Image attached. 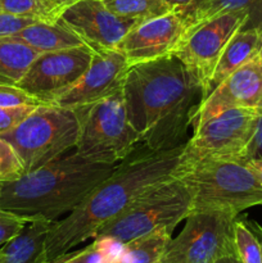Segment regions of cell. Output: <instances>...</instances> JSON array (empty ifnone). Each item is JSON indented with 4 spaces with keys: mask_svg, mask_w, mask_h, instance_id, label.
Masks as SVG:
<instances>
[{
    "mask_svg": "<svg viewBox=\"0 0 262 263\" xmlns=\"http://www.w3.org/2000/svg\"><path fill=\"white\" fill-rule=\"evenodd\" d=\"M122 91L139 144L159 152L186 143L203 89L176 55L130 66Z\"/></svg>",
    "mask_w": 262,
    "mask_h": 263,
    "instance_id": "cell-1",
    "label": "cell"
},
{
    "mask_svg": "<svg viewBox=\"0 0 262 263\" xmlns=\"http://www.w3.org/2000/svg\"><path fill=\"white\" fill-rule=\"evenodd\" d=\"M184 145L153 152L139 144L79 207L63 220L51 223L44 248V262L71 252L87 239H94L100 228L120 215L144 190L174 176Z\"/></svg>",
    "mask_w": 262,
    "mask_h": 263,
    "instance_id": "cell-2",
    "label": "cell"
},
{
    "mask_svg": "<svg viewBox=\"0 0 262 263\" xmlns=\"http://www.w3.org/2000/svg\"><path fill=\"white\" fill-rule=\"evenodd\" d=\"M117 164L87 161L74 152L18 179L3 182L0 210L26 221L58 220L69 213L107 179Z\"/></svg>",
    "mask_w": 262,
    "mask_h": 263,
    "instance_id": "cell-3",
    "label": "cell"
},
{
    "mask_svg": "<svg viewBox=\"0 0 262 263\" xmlns=\"http://www.w3.org/2000/svg\"><path fill=\"white\" fill-rule=\"evenodd\" d=\"M175 177L181 180L192 198V211H229L239 215L262 204V185L248 162L207 158L177 166Z\"/></svg>",
    "mask_w": 262,
    "mask_h": 263,
    "instance_id": "cell-4",
    "label": "cell"
},
{
    "mask_svg": "<svg viewBox=\"0 0 262 263\" xmlns=\"http://www.w3.org/2000/svg\"><path fill=\"white\" fill-rule=\"evenodd\" d=\"M192 211V198L184 182L171 176L152 185L122 212L95 234L94 240L123 244L159 229H174Z\"/></svg>",
    "mask_w": 262,
    "mask_h": 263,
    "instance_id": "cell-5",
    "label": "cell"
},
{
    "mask_svg": "<svg viewBox=\"0 0 262 263\" xmlns=\"http://www.w3.org/2000/svg\"><path fill=\"white\" fill-rule=\"evenodd\" d=\"M79 120L76 153L97 163L117 164L139 145L126 112L122 87L108 97L74 108Z\"/></svg>",
    "mask_w": 262,
    "mask_h": 263,
    "instance_id": "cell-6",
    "label": "cell"
},
{
    "mask_svg": "<svg viewBox=\"0 0 262 263\" xmlns=\"http://www.w3.org/2000/svg\"><path fill=\"white\" fill-rule=\"evenodd\" d=\"M14 148L31 172L74 148L79 138L76 112L59 105H38L14 130L0 135Z\"/></svg>",
    "mask_w": 262,
    "mask_h": 263,
    "instance_id": "cell-7",
    "label": "cell"
},
{
    "mask_svg": "<svg viewBox=\"0 0 262 263\" xmlns=\"http://www.w3.org/2000/svg\"><path fill=\"white\" fill-rule=\"evenodd\" d=\"M259 113L241 108H226L193 123L194 133L185 143L177 166L200 159H240L251 143Z\"/></svg>",
    "mask_w": 262,
    "mask_h": 263,
    "instance_id": "cell-8",
    "label": "cell"
},
{
    "mask_svg": "<svg viewBox=\"0 0 262 263\" xmlns=\"http://www.w3.org/2000/svg\"><path fill=\"white\" fill-rule=\"evenodd\" d=\"M238 215L229 211H190L176 238L167 244L161 263H215L235 252Z\"/></svg>",
    "mask_w": 262,
    "mask_h": 263,
    "instance_id": "cell-9",
    "label": "cell"
},
{
    "mask_svg": "<svg viewBox=\"0 0 262 263\" xmlns=\"http://www.w3.org/2000/svg\"><path fill=\"white\" fill-rule=\"evenodd\" d=\"M248 21L246 12L222 13L185 31L176 55L200 82L203 100L210 94V82L221 53L234 33Z\"/></svg>",
    "mask_w": 262,
    "mask_h": 263,
    "instance_id": "cell-10",
    "label": "cell"
},
{
    "mask_svg": "<svg viewBox=\"0 0 262 263\" xmlns=\"http://www.w3.org/2000/svg\"><path fill=\"white\" fill-rule=\"evenodd\" d=\"M92 54L94 50L86 44L39 53L17 86L41 105L55 104L79 82L91 62Z\"/></svg>",
    "mask_w": 262,
    "mask_h": 263,
    "instance_id": "cell-11",
    "label": "cell"
},
{
    "mask_svg": "<svg viewBox=\"0 0 262 263\" xmlns=\"http://www.w3.org/2000/svg\"><path fill=\"white\" fill-rule=\"evenodd\" d=\"M58 18L92 50L117 49L128 31L138 25L136 21L116 15L102 0H79L64 8Z\"/></svg>",
    "mask_w": 262,
    "mask_h": 263,
    "instance_id": "cell-12",
    "label": "cell"
},
{
    "mask_svg": "<svg viewBox=\"0 0 262 263\" xmlns=\"http://www.w3.org/2000/svg\"><path fill=\"white\" fill-rule=\"evenodd\" d=\"M186 31L179 12L172 10L161 17L138 23L118 44L120 50L134 66L171 55Z\"/></svg>",
    "mask_w": 262,
    "mask_h": 263,
    "instance_id": "cell-13",
    "label": "cell"
},
{
    "mask_svg": "<svg viewBox=\"0 0 262 263\" xmlns=\"http://www.w3.org/2000/svg\"><path fill=\"white\" fill-rule=\"evenodd\" d=\"M128 64L117 49L94 50L91 62L76 85L57 100L59 107L74 108L98 102L121 89Z\"/></svg>",
    "mask_w": 262,
    "mask_h": 263,
    "instance_id": "cell-14",
    "label": "cell"
},
{
    "mask_svg": "<svg viewBox=\"0 0 262 263\" xmlns=\"http://www.w3.org/2000/svg\"><path fill=\"white\" fill-rule=\"evenodd\" d=\"M226 108H241L262 115V63L258 57L234 71L200 102L193 123Z\"/></svg>",
    "mask_w": 262,
    "mask_h": 263,
    "instance_id": "cell-15",
    "label": "cell"
},
{
    "mask_svg": "<svg viewBox=\"0 0 262 263\" xmlns=\"http://www.w3.org/2000/svg\"><path fill=\"white\" fill-rule=\"evenodd\" d=\"M262 32L257 28H240L229 40L221 53L210 82V92L234 71L259 55ZM210 95V94H208Z\"/></svg>",
    "mask_w": 262,
    "mask_h": 263,
    "instance_id": "cell-16",
    "label": "cell"
},
{
    "mask_svg": "<svg viewBox=\"0 0 262 263\" xmlns=\"http://www.w3.org/2000/svg\"><path fill=\"white\" fill-rule=\"evenodd\" d=\"M9 39L30 46L39 53L85 45L84 41L61 20L36 21Z\"/></svg>",
    "mask_w": 262,
    "mask_h": 263,
    "instance_id": "cell-17",
    "label": "cell"
},
{
    "mask_svg": "<svg viewBox=\"0 0 262 263\" xmlns=\"http://www.w3.org/2000/svg\"><path fill=\"white\" fill-rule=\"evenodd\" d=\"M246 12L248 21L243 28H257L262 32V0H199L180 10L186 31L222 13Z\"/></svg>",
    "mask_w": 262,
    "mask_h": 263,
    "instance_id": "cell-18",
    "label": "cell"
},
{
    "mask_svg": "<svg viewBox=\"0 0 262 263\" xmlns=\"http://www.w3.org/2000/svg\"><path fill=\"white\" fill-rule=\"evenodd\" d=\"M51 221H28L17 236L0 248L2 263H43L46 236Z\"/></svg>",
    "mask_w": 262,
    "mask_h": 263,
    "instance_id": "cell-19",
    "label": "cell"
},
{
    "mask_svg": "<svg viewBox=\"0 0 262 263\" xmlns=\"http://www.w3.org/2000/svg\"><path fill=\"white\" fill-rule=\"evenodd\" d=\"M171 238L170 229H159L146 234L121 246L120 253L109 263H158Z\"/></svg>",
    "mask_w": 262,
    "mask_h": 263,
    "instance_id": "cell-20",
    "label": "cell"
},
{
    "mask_svg": "<svg viewBox=\"0 0 262 263\" xmlns=\"http://www.w3.org/2000/svg\"><path fill=\"white\" fill-rule=\"evenodd\" d=\"M39 51L12 39H0V85H14L25 76Z\"/></svg>",
    "mask_w": 262,
    "mask_h": 263,
    "instance_id": "cell-21",
    "label": "cell"
},
{
    "mask_svg": "<svg viewBox=\"0 0 262 263\" xmlns=\"http://www.w3.org/2000/svg\"><path fill=\"white\" fill-rule=\"evenodd\" d=\"M102 3L118 17L138 23L172 12L167 0H102Z\"/></svg>",
    "mask_w": 262,
    "mask_h": 263,
    "instance_id": "cell-22",
    "label": "cell"
},
{
    "mask_svg": "<svg viewBox=\"0 0 262 263\" xmlns=\"http://www.w3.org/2000/svg\"><path fill=\"white\" fill-rule=\"evenodd\" d=\"M0 12L35 21H55L59 17L49 0H0Z\"/></svg>",
    "mask_w": 262,
    "mask_h": 263,
    "instance_id": "cell-23",
    "label": "cell"
},
{
    "mask_svg": "<svg viewBox=\"0 0 262 263\" xmlns=\"http://www.w3.org/2000/svg\"><path fill=\"white\" fill-rule=\"evenodd\" d=\"M234 241L236 254L241 263H262L261 243L246 218H236Z\"/></svg>",
    "mask_w": 262,
    "mask_h": 263,
    "instance_id": "cell-24",
    "label": "cell"
},
{
    "mask_svg": "<svg viewBox=\"0 0 262 263\" xmlns=\"http://www.w3.org/2000/svg\"><path fill=\"white\" fill-rule=\"evenodd\" d=\"M107 249V241L94 240L90 246L84 247L77 251L67 252L51 261L43 263H109L113 258H109Z\"/></svg>",
    "mask_w": 262,
    "mask_h": 263,
    "instance_id": "cell-25",
    "label": "cell"
},
{
    "mask_svg": "<svg viewBox=\"0 0 262 263\" xmlns=\"http://www.w3.org/2000/svg\"><path fill=\"white\" fill-rule=\"evenodd\" d=\"M25 174L17 152L7 140L0 138V180L12 181Z\"/></svg>",
    "mask_w": 262,
    "mask_h": 263,
    "instance_id": "cell-26",
    "label": "cell"
},
{
    "mask_svg": "<svg viewBox=\"0 0 262 263\" xmlns=\"http://www.w3.org/2000/svg\"><path fill=\"white\" fill-rule=\"evenodd\" d=\"M38 105L0 107V135L14 130Z\"/></svg>",
    "mask_w": 262,
    "mask_h": 263,
    "instance_id": "cell-27",
    "label": "cell"
},
{
    "mask_svg": "<svg viewBox=\"0 0 262 263\" xmlns=\"http://www.w3.org/2000/svg\"><path fill=\"white\" fill-rule=\"evenodd\" d=\"M41 105L31 95L14 85H0V107Z\"/></svg>",
    "mask_w": 262,
    "mask_h": 263,
    "instance_id": "cell-28",
    "label": "cell"
},
{
    "mask_svg": "<svg viewBox=\"0 0 262 263\" xmlns=\"http://www.w3.org/2000/svg\"><path fill=\"white\" fill-rule=\"evenodd\" d=\"M27 222L8 211L0 210V248L17 236Z\"/></svg>",
    "mask_w": 262,
    "mask_h": 263,
    "instance_id": "cell-29",
    "label": "cell"
},
{
    "mask_svg": "<svg viewBox=\"0 0 262 263\" xmlns=\"http://www.w3.org/2000/svg\"><path fill=\"white\" fill-rule=\"evenodd\" d=\"M33 22H36V21L31 20V18L17 17V15L0 12V39L10 37Z\"/></svg>",
    "mask_w": 262,
    "mask_h": 263,
    "instance_id": "cell-30",
    "label": "cell"
},
{
    "mask_svg": "<svg viewBox=\"0 0 262 263\" xmlns=\"http://www.w3.org/2000/svg\"><path fill=\"white\" fill-rule=\"evenodd\" d=\"M257 159H262V115L258 118L256 133L241 157V161L244 162L257 161Z\"/></svg>",
    "mask_w": 262,
    "mask_h": 263,
    "instance_id": "cell-31",
    "label": "cell"
},
{
    "mask_svg": "<svg viewBox=\"0 0 262 263\" xmlns=\"http://www.w3.org/2000/svg\"><path fill=\"white\" fill-rule=\"evenodd\" d=\"M197 2H199V0H167V3L171 5L172 10H176V12L184 10L185 8L190 7Z\"/></svg>",
    "mask_w": 262,
    "mask_h": 263,
    "instance_id": "cell-32",
    "label": "cell"
},
{
    "mask_svg": "<svg viewBox=\"0 0 262 263\" xmlns=\"http://www.w3.org/2000/svg\"><path fill=\"white\" fill-rule=\"evenodd\" d=\"M49 2H50L51 5H53V7L55 8L59 13H61L64 8L69 7V5H72L73 3L79 2V0H49Z\"/></svg>",
    "mask_w": 262,
    "mask_h": 263,
    "instance_id": "cell-33",
    "label": "cell"
},
{
    "mask_svg": "<svg viewBox=\"0 0 262 263\" xmlns=\"http://www.w3.org/2000/svg\"><path fill=\"white\" fill-rule=\"evenodd\" d=\"M215 263H241V261L238 257V254H236V251H235V252H231V253L229 254H225V256H222L221 258H218Z\"/></svg>",
    "mask_w": 262,
    "mask_h": 263,
    "instance_id": "cell-34",
    "label": "cell"
},
{
    "mask_svg": "<svg viewBox=\"0 0 262 263\" xmlns=\"http://www.w3.org/2000/svg\"><path fill=\"white\" fill-rule=\"evenodd\" d=\"M248 163H249V166L254 170V172L257 174V176H258V179H259V182H261V185H262V159H257V161H249Z\"/></svg>",
    "mask_w": 262,
    "mask_h": 263,
    "instance_id": "cell-35",
    "label": "cell"
},
{
    "mask_svg": "<svg viewBox=\"0 0 262 263\" xmlns=\"http://www.w3.org/2000/svg\"><path fill=\"white\" fill-rule=\"evenodd\" d=\"M248 222H249V225H251L252 230L254 231V234H256L257 238H258L259 243H261V248H262V226H259L258 223L254 222V221H249L248 220Z\"/></svg>",
    "mask_w": 262,
    "mask_h": 263,
    "instance_id": "cell-36",
    "label": "cell"
},
{
    "mask_svg": "<svg viewBox=\"0 0 262 263\" xmlns=\"http://www.w3.org/2000/svg\"><path fill=\"white\" fill-rule=\"evenodd\" d=\"M258 58H259V61H261V63H262V48H261V51H259V55H258Z\"/></svg>",
    "mask_w": 262,
    "mask_h": 263,
    "instance_id": "cell-37",
    "label": "cell"
},
{
    "mask_svg": "<svg viewBox=\"0 0 262 263\" xmlns=\"http://www.w3.org/2000/svg\"><path fill=\"white\" fill-rule=\"evenodd\" d=\"M3 262V253H2V251H0V263Z\"/></svg>",
    "mask_w": 262,
    "mask_h": 263,
    "instance_id": "cell-38",
    "label": "cell"
},
{
    "mask_svg": "<svg viewBox=\"0 0 262 263\" xmlns=\"http://www.w3.org/2000/svg\"><path fill=\"white\" fill-rule=\"evenodd\" d=\"M3 182H4V181H2V180H0V192H2V187H3Z\"/></svg>",
    "mask_w": 262,
    "mask_h": 263,
    "instance_id": "cell-39",
    "label": "cell"
},
{
    "mask_svg": "<svg viewBox=\"0 0 262 263\" xmlns=\"http://www.w3.org/2000/svg\"><path fill=\"white\" fill-rule=\"evenodd\" d=\"M158 263H161V262H158Z\"/></svg>",
    "mask_w": 262,
    "mask_h": 263,
    "instance_id": "cell-40",
    "label": "cell"
},
{
    "mask_svg": "<svg viewBox=\"0 0 262 263\" xmlns=\"http://www.w3.org/2000/svg\"><path fill=\"white\" fill-rule=\"evenodd\" d=\"M50 4H51V3H50Z\"/></svg>",
    "mask_w": 262,
    "mask_h": 263,
    "instance_id": "cell-41",
    "label": "cell"
}]
</instances>
